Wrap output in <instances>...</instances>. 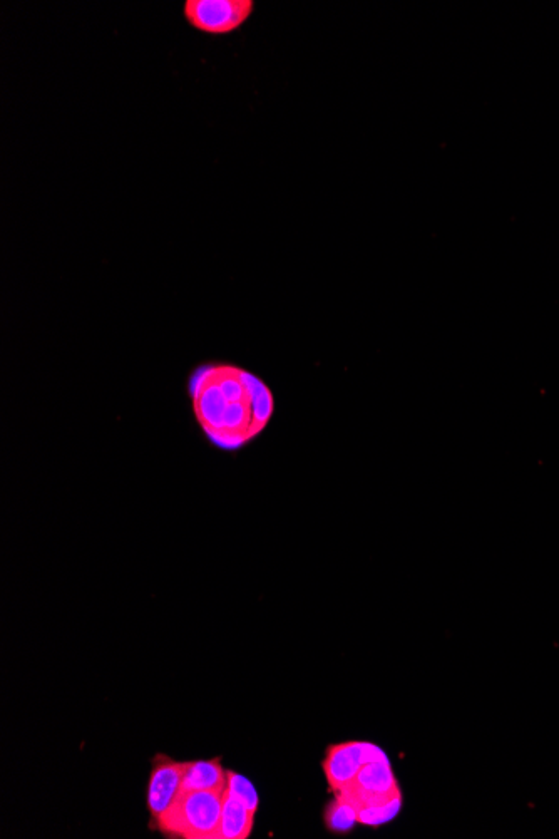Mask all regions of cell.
<instances>
[{
	"label": "cell",
	"mask_w": 559,
	"mask_h": 839,
	"mask_svg": "<svg viewBox=\"0 0 559 839\" xmlns=\"http://www.w3.org/2000/svg\"><path fill=\"white\" fill-rule=\"evenodd\" d=\"M225 793L231 798L242 801L245 806L257 811L258 809V793L255 786H253L250 779L245 778L242 774L228 771V781H226Z\"/></svg>",
	"instance_id": "30bf717a"
},
{
	"label": "cell",
	"mask_w": 559,
	"mask_h": 839,
	"mask_svg": "<svg viewBox=\"0 0 559 839\" xmlns=\"http://www.w3.org/2000/svg\"><path fill=\"white\" fill-rule=\"evenodd\" d=\"M255 813L253 809L248 808L242 801L231 798L225 793V801H223V811H221L220 831H218V838L220 839H247L253 831V821H255Z\"/></svg>",
	"instance_id": "52a82bcc"
},
{
	"label": "cell",
	"mask_w": 559,
	"mask_h": 839,
	"mask_svg": "<svg viewBox=\"0 0 559 839\" xmlns=\"http://www.w3.org/2000/svg\"><path fill=\"white\" fill-rule=\"evenodd\" d=\"M325 823L334 833H349L355 824L359 823V809L355 808V804L350 803L349 799L335 796L325 811Z\"/></svg>",
	"instance_id": "ba28073f"
},
{
	"label": "cell",
	"mask_w": 559,
	"mask_h": 839,
	"mask_svg": "<svg viewBox=\"0 0 559 839\" xmlns=\"http://www.w3.org/2000/svg\"><path fill=\"white\" fill-rule=\"evenodd\" d=\"M401 808L402 794H399V796H394L384 803L372 804V806L359 809V823L377 828V826L392 821L397 814L401 813Z\"/></svg>",
	"instance_id": "9c48e42d"
},
{
	"label": "cell",
	"mask_w": 559,
	"mask_h": 839,
	"mask_svg": "<svg viewBox=\"0 0 559 839\" xmlns=\"http://www.w3.org/2000/svg\"><path fill=\"white\" fill-rule=\"evenodd\" d=\"M364 764H367L364 742H342L330 746L324 761V771L334 794L354 783Z\"/></svg>",
	"instance_id": "5b68a950"
},
{
	"label": "cell",
	"mask_w": 559,
	"mask_h": 839,
	"mask_svg": "<svg viewBox=\"0 0 559 839\" xmlns=\"http://www.w3.org/2000/svg\"><path fill=\"white\" fill-rule=\"evenodd\" d=\"M228 771L221 766L220 757L208 761H191L183 778L185 791H225Z\"/></svg>",
	"instance_id": "8992f818"
},
{
	"label": "cell",
	"mask_w": 559,
	"mask_h": 839,
	"mask_svg": "<svg viewBox=\"0 0 559 839\" xmlns=\"http://www.w3.org/2000/svg\"><path fill=\"white\" fill-rule=\"evenodd\" d=\"M186 767L188 762L173 761L165 754L154 757L148 786V808L153 826L175 806L183 793Z\"/></svg>",
	"instance_id": "277c9868"
},
{
	"label": "cell",
	"mask_w": 559,
	"mask_h": 839,
	"mask_svg": "<svg viewBox=\"0 0 559 839\" xmlns=\"http://www.w3.org/2000/svg\"><path fill=\"white\" fill-rule=\"evenodd\" d=\"M223 801L225 791H185L154 828L176 838H218Z\"/></svg>",
	"instance_id": "7a4b0ae2"
},
{
	"label": "cell",
	"mask_w": 559,
	"mask_h": 839,
	"mask_svg": "<svg viewBox=\"0 0 559 839\" xmlns=\"http://www.w3.org/2000/svg\"><path fill=\"white\" fill-rule=\"evenodd\" d=\"M255 12L253 0H186L188 24L208 36H228L242 29Z\"/></svg>",
	"instance_id": "3957f363"
},
{
	"label": "cell",
	"mask_w": 559,
	"mask_h": 839,
	"mask_svg": "<svg viewBox=\"0 0 559 839\" xmlns=\"http://www.w3.org/2000/svg\"><path fill=\"white\" fill-rule=\"evenodd\" d=\"M196 419L210 441L223 449L243 448L265 431L275 409L270 387L233 364H206L191 376Z\"/></svg>",
	"instance_id": "6da1fadb"
}]
</instances>
